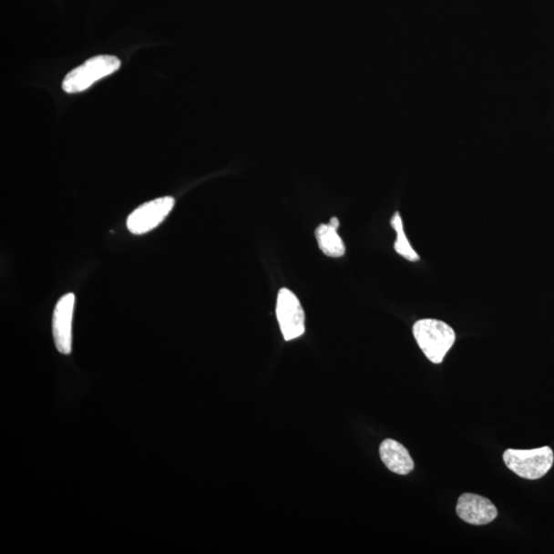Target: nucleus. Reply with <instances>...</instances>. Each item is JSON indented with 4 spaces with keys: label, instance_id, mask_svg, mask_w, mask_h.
<instances>
[{
    "label": "nucleus",
    "instance_id": "obj_1",
    "mask_svg": "<svg viewBox=\"0 0 554 554\" xmlns=\"http://www.w3.org/2000/svg\"><path fill=\"white\" fill-rule=\"evenodd\" d=\"M413 333L423 354L431 363L442 364L456 341L452 327L445 322L425 319L416 322Z\"/></svg>",
    "mask_w": 554,
    "mask_h": 554
},
{
    "label": "nucleus",
    "instance_id": "obj_2",
    "mask_svg": "<svg viewBox=\"0 0 554 554\" xmlns=\"http://www.w3.org/2000/svg\"><path fill=\"white\" fill-rule=\"evenodd\" d=\"M120 67L121 62L117 56L110 55L94 56L68 73L62 84L64 92L67 94L84 92L97 80L117 72Z\"/></svg>",
    "mask_w": 554,
    "mask_h": 554
},
{
    "label": "nucleus",
    "instance_id": "obj_3",
    "mask_svg": "<svg viewBox=\"0 0 554 554\" xmlns=\"http://www.w3.org/2000/svg\"><path fill=\"white\" fill-rule=\"evenodd\" d=\"M503 460L505 466L517 476L526 479H539L552 467L554 455L549 446L533 450L509 449L504 452Z\"/></svg>",
    "mask_w": 554,
    "mask_h": 554
},
{
    "label": "nucleus",
    "instance_id": "obj_4",
    "mask_svg": "<svg viewBox=\"0 0 554 554\" xmlns=\"http://www.w3.org/2000/svg\"><path fill=\"white\" fill-rule=\"evenodd\" d=\"M276 317L284 340L291 341L303 335L305 313L298 297L289 289L279 292L276 301Z\"/></svg>",
    "mask_w": 554,
    "mask_h": 554
},
{
    "label": "nucleus",
    "instance_id": "obj_5",
    "mask_svg": "<svg viewBox=\"0 0 554 554\" xmlns=\"http://www.w3.org/2000/svg\"><path fill=\"white\" fill-rule=\"evenodd\" d=\"M175 199L165 197L144 203L127 220L128 231L133 234L148 233L157 228L169 216L175 206Z\"/></svg>",
    "mask_w": 554,
    "mask_h": 554
},
{
    "label": "nucleus",
    "instance_id": "obj_6",
    "mask_svg": "<svg viewBox=\"0 0 554 554\" xmlns=\"http://www.w3.org/2000/svg\"><path fill=\"white\" fill-rule=\"evenodd\" d=\"M76 296L72 292L64 295L56 303L53 314V336L58 352L70 354L72 352V320Z\"/></svg>",
    "mask_w": 554,
    "mask_h": 554
},
{
    "label": "nucleus",
    "instance_id": "obj_7",
    "mask_svg": "<svg viewBox=\"0 0 554 554\" xmlns=\"http://www.w3.org/2000/svg\"><path fill=\"white\" fill-rule=\"evenodd\" d=\"M456 511L462 520L475 526L490 524L498 516V510L492 501L470 493L460 496Z\"/></svg>",
    "mask_w": 554,
    "mask_h": 554
},
{
    "label": "nucleus",
    "instance_id": "obj_8",
    "mask_svg": "<svg viewBox=\"0 0 554 554\" xmlns=\"http://www.w3.org/2000/svg\"><path fill=\"white\" fill-rule=\"evenodd\" d=\"M380 457L385 467L399 476L409 475L415 464L409 451L395 439H385L380 446Z\"/></svg>",
    "mask_w": 554,
    "mask_h": 554
},
{
    "label": "nucleus",
    "instance_id": "obj_9",
    "mask_svg": "<svg viewBox=\"0 0 554 554\" xmlns=\"http://www.w3.org/2000/svg\"><path fill=\"white\" fill-rule=\"evenodd\" d=\"M315 238L325 256L340 258L345 255V244L338 234V228L330 223L322 224L316 228Z\"/></svg>",
    "mask_w": 554,
    "mask_h": 554
},
{
    "label": "nucleus",
    "instance_id": "obj_10",
    "mask_svg": "<svg viewBox=\"0 0 554 554\" xmlns=\"http://www.w3.org/2000/svg\"><path fill=\"white\" fill-rule=\"evenodd\" d=\"M390 223L391 226L395 228V231L396 232L395 250L397 254L401 255L406 260L411 261V262H416V261H419V255L412 248L411 243L406 239V235L404 230L403 219L401 215H399L398 211H396L393 219H391Z\"/></svg>",
    "mask_w": 554,
    "mask_h": 554
},
{
    "label": "nucleus",
    "instance_id": "obj_11",
    "mask_svg": "<svg viewBox=\"0 0 554 554\" xmlns=\"http://www.w3.org/2000/svg\"><path fill=\"white\" fill-rule=\"evenodd\" d=\"M330 224L336 228H339L340 226L339 220L337 218H332Z\"/></svg>",
    "mask_w": 554,
    "mask_h": 554
}]
</instances>
